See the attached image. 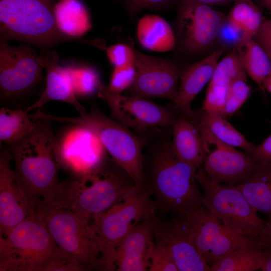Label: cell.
Listing matches in <instances>:
<instances>
[{
    "label": "cell",
    "mask_w": 271,
    "mask_h": 271,
    "mask_svg": "<svg viewBox=\"0 0 271 271\" xmlns=\"http://www.w3.org/2000/svg\"><path fill=\"white\" fill-rule=\"evenodd\" d=\"M142 139L143 186L155 197L156 203L176 215L203 205L196 179L198 169L176 156L171 126L153 128Z\"/></svg>",
    "instance_id": "obj_1"
},
{
    "label": "cell",
    "mask_w": 271,
    "mask_h": 271,
    "mask_svg": "<svg viewBox=\"0 0 271 271\" xmlns=\"http://www.w3.org/2000/svg\"><path fill=\"white\" fill-rule=\"evenodd\" d=\"M36 120L34 128L21 139L7 144V150L15 163V177L30 200H48L60 183V147L53 121Z\"/></svg>",
    "instance_id": "obj_2"
},
{
    "label": "cell",
    "mask_w": 271,
    "mask_h": 271,
    "mask_svg": "<svg viewBox=\"0 0 271 271\" xmlns=\"http://www.w3.org/2000/svg\"><path fill=\"white\" fill-rule=\"evenodd\" d=\"M134 184L130 176L107 155L89 172L71 175L60 182L51 197L46 201L91 220L117 202Z\"/></svg>",
    "instance_id": "obj_3"
},
{
    "label": "cell",
    "mask_w": 271,
    "mask_h": 271,
    "mask_svg": "<svg viewBox=\"0 0 271 271\" xmlns=\"http://www.w3.org/2000/svg\"><path fill=\"white\" fill-rule=\"evenodd\" d=\"M31 213L43 224L58 247L84 270L115 269L113 256L95 233L91 220L40 198L31 200Z\"/></svg>",
    "instance_id": "obj_4"
},
{
    "label": "cell",
    "mask_w": 271,
    "mask_h": 271,
    "mask_svg": "<svg viewBox=\"0 0 271 271\" xmlns=\"http://www.w3.org/2000/svg\"><path fill=\"white\" fill-rule=\"evenodd\" d=\"M80 270V263L58 247L31 213L8 236H0V271Z\"/></svg>",
    "instance_id": "obj_5"
},
{
    "label": "cell",
    "mask_w": 271,
    "mask_h": 271,
    "mask_svg": "<svg viewBox=\"0 0 271 271\" xmlns=\"http://www.w3.org/2000/svg\"><path fill=\"white\" fill-rule=\"evenodd\" d=\"M55 0H0V41L15 40L42 51L63 42H83L58 29Z\"/></svg>",
    "instance_id": "obj_6"
},
{
    "label": "cell",
    "mask_w": 271,
    "mask_h": 271,
    "mask_svg": "<svg viewBox=\"0 0 271 271\" xmlns=\"http://www.w3.org/2000/svg\"><path fill=\"white\" fill-rule=\"evenodd\" d=\"M34 119L44 118L84 127L94 133L114 161L133 179L142 186L144 181L142 138L129 128L105 115L96 105L89 112L78 117L50 115L40 109L32 113Z\"/></svg>",
    "instance_id": "obj_7"
},
{
    "label": "cell",
    "mask_w": 271,
    "mask_h": 271,
    "mask_svg": "<svg viewBox=\"0 0 271 271\" xmlns=\"http://www.w3.org/2000/svg\"><path fill=\"white\" fill-rule=\"evenodd\" d=\"M196 179L203 191V205L229 230L249 240L269 237V222L257 215L236 185L215 181L202 167L198 169Z\"/></svg>",
    "instance_id": "obj_8"
},
{
    "label": "cell",
    "mask_w": 271,
    "mask_h": 271,
    "mask_svg": "<svg viewBox=\"0 0 271 271\" xmlns=\"http://www.w3.org/2000/svg\"><path fill=\"white\" fill-rule=\"evenodd\" d=\"M151 196L143 186L134 184L114 205L91 220L95 233L114 257L115 248L131 228L156 217V203Z\"/></svg>",
    "instance_id": "obj_9"
},
{
    "label": "cell",
    "mask_w": 271,
    "mask_h": 271,
    "mask_svg": "<svg viewBox=\"0 0 271 271\" xmlns=\"http://www.w3.org/2000/svg\"><path fill=\"white\" fill-rule=\"evenodd\" d=\"M177 6L175 48L192 56L211 46L226 21L223 14L192 0H180Z\"/></svg>",
    "instance_id": "obj_10"
},
{
    "label": "cell",
    "mask_w": 271,
    "mask_h": 271,
    "mask_svg": "<svg viewBox=\"0 0 271 271\" xmlns=\"http://www.w3.org/2000/svg\"><path fill=\"white\" fill-rule=\"evenodd\" d=\"M98 94L107 103L114 119L141 138L153 128L172 126L179 113L174 104L162 106L149 98L115 93L103 83Z\"/></svg>",
    "instance_id": "obj_11"
},
{
    "label": "cell",
    "mask_w": 271,
    "mask_h": 271,
    "mask_svg": "<svg viewBox=\"0 0 271 271\" xmlns=\"http://www.w3.org/2000/svg\"><path fill=\"white\" fill-rule=\"evenodd\" d=\"M176 216L188 230L198 251L210 268L226 254L246 246L251 242L229 230L203 205Z\"/></svg>",
    "instance_id": "obj_12"
},
{
    "label": "cell",
    "mask_w": 271,
    "mask_h": 271,
    "mask_svg": "<svg viewBox=\"0 0 271 271\" xmlns=\"http://www.w3.org/2000/svg\"><path fill=\"white\" fill-rule=\"evenodd\" d=\"M43 69L29 46L13 47L0 41L1 99H19L31 93L43 81Z\"/></svg>",
    "instance_id": "obj_13"
},
{
    "label": "cell",
    "mask_w": 271,
    "mask_h": 271,
    "mask_svg": "<svg viewBox=\"0 0 271 271\" xmlns=\"http://www.w3.org/2000/svg\"><path fill=\"white\" fill-rule=\"evenodd\" d=\"M195 125L201 138L202 167L206 174L215 181L228 185H237L245 181L256 162L246 153L218 140L204 127Z\"/></svg>",
    "instance_id": "obj_14"
},
{
    "label": "cell",
    "mask_w": 271,
    "mask_h": 271,
    "mask_svg": "<svg viewBox=\"0 0 271 271\" xmlns=\"http://www.w3.org/2000/svg\"><path fill=\"white\" fill-rule=\"evenodd\" d=\"M134 51L136 77L125 94L147 98H162L173 103L182 69L171 59L149 56L136 49Z\"/></svg>",
    "instance_id": "obj_15"
},
{
    "label": "cell",
    "mask_w": 271,
    "mask_h": 271,
    "mask_svg": "<svg viewBox=\"0 0 271 271\" xmlns=\"http://www.w3.org/2000/svg\"><path fill=\"white\" fill-rule=\"evenodd\" d=\"M74 125L58 140L61 163L62 168L71 175H80L96 167L107 154L94 133L84 127Z\"/></svg>",
    "instance_id": "obj_16"
},
{
    "label": "cell",
    "mask_w": 271,
    "mask_h": 271,
    "mask_svg": "<svg viewBox=\"0 0 271 271\" xmlns=\"http://www.w3.org/2000/svg\"><path fill=\"white\" fill-rule=\"evenodd\" d=\"M153 225L154 241L168 249L179 271H210L188 230L179 218L175 216L163 220L155 217Z\"/></svg>",
    "instance_id": "obj_17"
},
{
    "label": "cell",
    "mask_w": 271,
    "mask_h": 271,
    "mask_svg": "<svg viewBox=\"0 0 271 271\" xmlns=\"http://www.w3.org/2000/svg\"><path fill=\"white\" fill-rule=\"evenodd\" d=\"M12 157L0 149V236L6 237L31 212V201L17 180L11 168Z\"/></svg>",
    "instance_id": "obj_18"
},
{
    "label": "cell",
    "mask_w": 271,
    "mask_h": 271,
    "mask_svg": "<svg viewBox=\"0 0 271 271\" xmlns=\"http://www.w3.org/2000/svg\"><path fill=\"white\" fill-rule=\"evenodd\" d=\"M38 60L46 71V87L39 99L26 111L29 113L40 109L49 101L57 100L71 105L80 115L85 114L86 109L79 102L74 91L68 68L59 64L57 54L50 50L42 51Z\"/></svg>",
    "instance_id": "obj_19"
},
{
    "label": "cell",
    "mask_w": 271,
    "mask_h": 271,
    "mask_svg": "<svg viewBox=\"0 0 271 271\" xmlns=\"http://www.w3.org/2000/svg\"><path fill=\"white\" fill-rule=\"evenodd\" d=\"M154 219L139 223L120 241L114 252L116 270H148L154 243Z\"/></svg>",
    "instance_id": "obj_20"
},
{
    "label": "cell",
    "mask_w": 271,
    "mask_h": 271,
    "mask_svg": "<svg viewBox=\"0 0 271 271\" xmlns=\"http://www.w3.org/2000/svg\"><path fill=\"white\" fill-rule=\"evenodd\" d=\"M226 48H220L198 62L182 69L176 98L173 102L181 114L189 118L193 110L191 103L211 80L218 59Z\"/></svg>",
    "instance_id": "obj_21"
},
{
    "label": "cell",
    "mask_w": 271,
    "mask_h": 271,
    "mask_svg": "<svg viewBox=\"0 0 271 271\" xmlns=\"http://www.w3.org/2000/svg\"><path fill=\"white\" fill-rule=\"evenodd\" d=\"M172 145L176 156L198 169L203 164L201 138L197 126L178 113L171 126Z\"/></svg>",
    "instance_id": "obj_22"
},
{
    "label": "cell",
    "mask_w": 271,
    "mask_h": 271,
    "mask_svg": "<svg viewBox=\"0 0 271 271\" xmlns=\"http://www.w3.org/2000/svg\"><path fill=\"white\" fill-rule=\"evenodd\" d=\"M254 209L271 220V163L256 162L254 171L236 185Z\"/></svg>",
    "instance_id": "obj_23"
},
{
    "label": "cell",
    "mask_w": 271,
    "mask_h": 271,
    "mask_svg": "<svg viewBox=\"0 0 271 271\" xmlns=\"http://www.w3.org/2000/svg\"><path fill=\"white\" fill-rule=\"evenodd\" d=\"M136 33L140 44L148 50L165 52L175 49L174 31L169 23L160 16L148 15L141 18Z\"/></svg>",
    "instance_id": "obj_24"
},
{
    "label": "cell",
    "mask_w": 271,
    "mask_h": 271,
    "mask_svg": "<svg viewBox=\"0 0 271 271\" xmlns=\"http://www.w3.org/2000/svg\"><path fill=\"white\" fill-rule=\"evenodd\" d=\"M54 15L58 29L70 37L80 38L91 28L88 12L79 0H59Z\"/></svg>",
    "instance_id": "obj_25"
},
{
    "label": "cell",
    "mask_w": 271,
    "mask_h": 271,
    "mask_svg": "<svg viewBox=\"0 0 271 271\" xmlns=\"http://www.w3.org/2000/svg\"><path fill=\"white\" fill-rule=\"evenodd\" d=\"M194 124L207 129L221 142L234 148L242 149L247 153L254 147L245 137L220 114L200 111H194L189 118Z\"/></svg>",
    "instance_id": "obj_26"
},
{
    "label": "cell",
    "mask_w": 271,
    "mask_h": 271,
    "mask_svg": "<svg viewBox=\"0 0 271 271\" xmlns=\"http://www.w3.org/2000/svg\"><path fill=\"white\" fill-rule=\"evenodd\" d=\"M236 49L245 72L262 88L271 73V60L267 54L252 38L240 39Z\"/></svg>",
    "instance_id": "obj_27"
},
{
    "label": "cell",
    "mask_w": 271,
    "mask_h": 271,
    "mask_svg": "<svg viewBox=\"0 0 271 271\" xmlns=\"http://www.w3.org/2000/svg\"><path fill=\"white\" fill-rule=\"evenodd\" d=\"M37 120L26 110L2 107L0 110V142L9 144L16 142L30 133Z\"/></svg>",
    "instance_id": "obj_28"
},
{
    "label": "cell",
    "mask_w": 271,
    "mask_h": 271,
    "mask_svg": "<svg viewBox=\"0 0 271 271\" xmlns=\"http://www.w3.org/2000/svg\"><path fill=\"white\" fill-rule=\"evenodd\" d=\"M226 20L234 30L241 33L240 39L253 38L262 23V15L250 0H235Z\"/></svg>",
    "instance_id": "obj_29"
},
{
    "label": "cell",
    "mask_w": 271,
    "mask_h": 271,
    "mask_svg": "<svg viewBox=\"0 0 271 271\" xmlns=\"http://www.w3.org/2000/svg\"><path fill=\"white\" fill-rule=\"evenodd\" d=\"M259 244L252 240L247 246L233 250L213 263L210 271H254L260 269Z\"/></svg>",
    "instance_id": "obj_30"
},
{
    "label": "cell",
    "mask_w": 271,
    "mask_h": 271,
    "mask_svg": "<svg viewBox=\"0 0 271 271\" xmlns=\"http://www.w3.org/2000/svg\"><path fill=\"white\" fill-rule=\"evenodd\" d=\"M77 97L86 98L97 93L102 83L98 71L88 65H71L68 67Z\"/></svg>",
    "instance_id": "obj_31"
},
{
    "label": "cell",
    "mask_w": 271,
    "mask_h": 271,
    "mask_svg": "<svg viewBox=\"0 0 271 271\" xmlns=\"http://www.w3.org/2000/svg\"><path fill=\"white\" fill-rule=\"evenodd\" d=\"M240 79H246L245 71L235 48L217 63L209 84L229 86L232 82Z\"/></svg>",
    "instance_id": "obj_32"
},
{
    "label": "cell",
    "mask_w": 271,
    "mask_h": 271,
    "mask_svg": "<svg viewBox=\"0 0 271 271\" xmlns=\"http://www.w3.org/2000/svg\"><path fill=\"white\" fill-rule=\"evenodd\" d=\"M251 92L250 86L245 79H237L228 86L225 106L221 116L224 118L236 112L248 98Z\"/></svg>",
    "instance_id": "obj_33"
},
{
    "label": "cell",
    "mask_w": 271,
    "mask_h": 271,
    "mask_svg": "<svg viewBox=\"0 0 271 271\" xmlns=\"http://www.w3.org/2000/svg\"><path fill=\"white\" fill-rule=\"evenodd\" d=\"M127 11L130 19H133L142 10L156 11L169 10L177 6L180 0H117Z\"/></svg>",
    "instance_id": "obj_34"
},
{
    "label": "cell",
    "mask_w": 271,
    "mask_h": 271,
    "mask_svg": "<svg viewBox=\"0 0 271 271\" xmlns=\"http://www.w3.org/2000/svg\"><path fill=\"white\" fill-rule=\"evenodd\" d=\"M137 75L134 64L122 67H115L107 86L112 92L122 94L133 84Z\"/></svg>",
    "instance_id": "obj_35"
},
{
    "label": "cell",
    "mask_w": 271,
    "mask_h": 271,
    "mask_svg": "<svg viewBox=\"0 0 271 271\" xmlns=\"http://www.w3.org/2000/svg\"><path fill=\"white\" fill-rule=\"evenodd\" d=\"M148 270L179 271L168 249L155 241L151 251Z\"/></svg>",
    "instance_id": "obj_36"
},
{
    "label": "cell",
    "mask_w": 271,
    "mask_h": 271,
    "mask_svg": "<svg viewBox=\"0 0 271 271\" xmlns=\"http://www.w3.org/2000/svg\"><path fill=\"white\" fill-rule=\"evenodd\" d=\"M228 86L209 84L202 110L221 115L225 104Z\"/></svg>",
    "instance_id": "obj_37"
},
{
    "label": "cell",
    "mask_w": 271,
    "mask_h": 271,
    "mask_svg": "<svg viewBox=\"0 0 271 271\" xmlns=\"http://www.w3.org/2000/svg\"><path fill=\"white\" fill-rule=\"evenodd\" d=\"M107 58L115 67H122L134 64V48L124 44L118 43L109 46L106 49Z\"/></svg>",
    "instance_id": "obj_38"
},
{
    "label": "cell",
    "mask_w": 271,
    "mask_h": 271,
    "mask_svg": "<svg viewBox=\"0 0 271 271\" xmlns=\"http://www.w3.org/2000/svg\"><path fill=\"white\" fill-rule=\"evenodd\" d=\"M253 38L264 50L271 60V20L262 22Z\"/></svg>",
    "instance_id": "obj_39"
},
{
    "label": "cell",
    "mask_w": 271,
    "mask_h": 271,
    "mask_svg": "<svg viewBox=\"0 0 271 271\" xmlns=\"http://www.w3.org/2000/svg\"><path fill=\"white\" fill-rule=\"evenodd\" d=\"M246 154L256 162L271 163V134L261 144L254 146L251 151Z\"/></svg>",
    "instance_id": "obj_40"
},
{
    "label": "cell",
    "mask_w": 271,
    "mask_h": 271,
    "mask_svg": "<svg viewBox=\"0 0 271 271\" xmlns=\"http://www.w3.org/2000/svg\"><path fill=\"white\" fill-rule=\"evenodd\" d=\"M260 269L271 271V240L262 242L259 246Z\"/></svg>",
    "instance_id": "obj_41"
},
{
    "label": "cell",
    "mask_w": 271,
    "mask_h": 271,
    "mask_svg": "<svg viewBox=\"0 0 271 271\" xmlns=\"http://www.w3.org/2000/svg\"><path fill=\"white\" fill-rule=\"evenodd\" d=\"M197 3L212 6L213 5H223L235 0H192Z\"/></svg>",
    "instance_id": "obj_42"
},
{
    "label": "cell",
    "mask_w": 271,
    "mask_h": 271,
    "mask_svg": "<svg viewBox=\"0 0 271 271\" xmlns=\"http://www.w3.org/2000/svg\"><path fill=\"white\" fill-rule=\"evenodd\" d=\"M262 87L264 89L271 93V73L264 81Z\"/></svg>",
    "instance_id": "obj_43"
},
{
    "label": "cell",
    "mask_w": 271,
    "mask_h": 271,
    "mask_svg": "<svg viewBox=\"0 0 271 271\" xmlns=\"http://www.w3.org/2000/svg\"><path fill=\"white\" fill-rule=\"evenodd\" d=\"M271 13V0H260Z\"/></svg>",
    "instance_id": "obj_44"
},
{
    "label": "cell",
    "mask_w": 271,
    "mask_h": 271,
    "mask_svg": "<svg viewBox=\"0 0 271 271\" xmlns=\"http://www.w3.org/2000/svg\"><path fill=\"white\" fill-rule=\"evenodd\" d=\"M268 222H269L270 232H269V235L268 239L271 240V220L268 221Z\"/></svg>",
    "instance_id": "obj_45"
}]
</instances>
